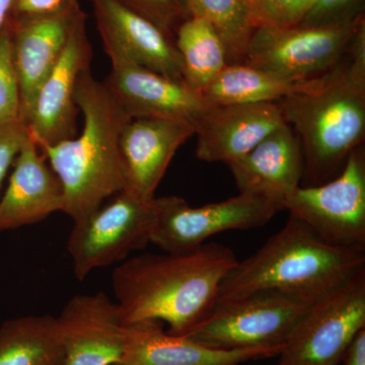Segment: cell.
<instances>
[{
	"label": "cell",
	"instance_id": "6da1fadb",
	"mask_svg": "<svg viewBox=\"0 0 365 365\" xmlns=\"http://www.w3.org/2000/svg\"><path fill=\"white\" fill-rule=\"evenodd\" d=\"M232 249L204 244L187 254H143L112 273L115 302L124 324L157 321L185 335L215 306L220 283L237 262Z\"/></svg>",
	"mask_w": 365,
	"mask_h": 365
},
{
	"label": "cell",
	"instance_id": "7a4b0ae2",
	"mask_svg": "<svg viewBox=\"0 0 365 365\" xmlns=\"http://www.w3.org/2000/svg\"><path fill=\"white\" fill-rule=\"evenodd\" d=\"M74 101L83 116L81 135L40 150L63 187L62 212L78 222L126 189L120 138L132 118L91 69L79 76Z\"/></svg>",
	"mask_w": 365,
	"mask_h": 365
},
{
	"label": "cell",
	"instance_id": "3957f363",
	"mask_svg": "<svg viewBox=\"0 0 365 365\" xmlns=\"http://www.w3.org/2000/svg\"><path fill=\"white\" fill-rule=\"evenodd\" d=\"M362 273L365 250L328 244L289 215L277 234L228 271L216 302L273 290L314 304Z\"/></svg>",
	"mask_w": 365,
	"mask_h": 365
},
{
	"label": "cell",
	"instance_id": "277c9868",
	"mask_svg": "<svg viewBox=\"0 0 365 365\" xmlns=\"http://www.w3.org/2000/svg\"><path fill=\"white\" fill-rule=\"evenodd\" d=\"M276 103L302 146L304 187L337 177L350 153L364 143L365 83L349 73L345 56L319 90Z\"/></svg>",
	"mask_w": 365,
	"mask_h": 365
},
{
	"label": "cell",
	"instance_id": "5b68a950",
	"mask_svg": "<svg viewBox=\"0 0 365 365\" xmlns=\"http://www.w3.org/2000/svg\"><path fill=\"white\" fill-rule=\"evenodd\" d=\"M311 304L273 290L220 300L185 335L215 349L269 350L278 356Z\"/></svg>",
	"mask_w": 365,
	"mask_h": 365
},
{
	"label": "cell",
	"instance_id": "8992f818",
	"mask_svg": "<svg viewBox=\"0 0 365 365\" xmlns=\"http://www.w3.org/2000/svg\"><path fill=\"white\" fill-rule=\"evenodd\" d=\"M157 217L155 198L146 201L121 191L81 222H74L67 250L78 280L98 268L126 260L150 244Z\"/></svg>",
	"mask_w": 365,
	"mask_h": 365
},
{
	"label": "cell",
	"instance_id": "52a82bcc",
	"mask_svg": "<svg viewBox=\"0 0 365 365\" xmlns=\"http://www.w3.org/2000/svg\"><path fill=\"white\" fill-rule=\"evenodd\" d=\"M155 203L157 217L150 244L170 254L191 253L209 237L227 230L264 227L282 211L272 201L249 193L201 207H192L178 196L155 197Z\"/></svg>",
	"mask_w": 365,
	"mask_h": 365
},
{
	"label": "cell",
	"instance_id": "ba28073f",
	"mask_svg": "<svg viewBox=\"0 0 365 365\" xmlns=\"http://www.w3.org/2000/svg\"><path fill=\"white\" fill-rule=\"evenodd\" d=\"M284 210L333 246L365 250V148L350 153L339 175L319 186H300Z\"/></svg>",
	"mask_w": 365,
	"mask_h": 365
},
{
	"label": "cell",
	"instance_id": "9c48e42d",
	"mask_svg": "<svg viewBox=\"0 0 365 365\" xmlns=\"http://www.w3.org/2000/svg\"><path fill=\"white\" fill-rule=\"evenodd\" d=\"M365 16L329 26L255 29L242 63L294 78L330 71L345 56Z\"/></svg>",
	"mask_w": 365,
	"mask_h": 365
},
{
	"label": "cell",
	"instance_id": "30bf717a",
	"mask_svg": "<svg viewBox=\"0 0 365 365\" xmlns=\"http://www.w3.org/2000/svg\"><path fill=\"white\" fill-rule=\"evenodd\" d=\"M365 329V273L314 302L300 319L276 365H340Z\"/></svg>",
	"mask_w": 365,
	"mask_h": 365
},
{
	"label": "cell",
	"instance_id": "8fae6325",
	"mask_svg": "<svg viewBox=\"0 0 365 365\" xmlns=\"http://www.w3.org/2000/svg\"><path fill=\"white\" fill-rule=\"evenodd\" d=\"M93 57L86 14L83 11L72 26L59 59L41 85L26 120L38 148L52 146L76 136L79 109L74 93L81 74L91 69Z\"/></svg>",
	"mask_w": 365,
	"mask_h": 365
},
{
	"label": "cell",
	"instance_id": "7c38bea8",
	"mask_svg": "<svg viewBox=\"0 0 365 365\" xmlns=\"http://www.w3.org/2000/svg\"><path fill=\"white\" fill-rule=\"evenodd\" d=\"M90 1L110 60H126L165 78L182 81V62L175 38L120 0Z\"/></svg>",
	"mask_w": 365,
	"mask_h": 365
},
{
	"label": "cell",
	"instance_id": "4fadbf2b",
	"mask_svg": "<svg viewBox=\"0 0 365 365\" xmlns=\"http://www.w3.org/2000/svg\"><path fill=\"white\" fill-rule=\"evenodd\" d=\"M56 319L62 365H115L121 359L126 324L117 302L104 292L76 295Z\"/></svg>",
	"mask_w": 365,
	"mask_h": 365
},
{
	"label": "cell",
	"instance_id": "5bb4252c",
	"mask_svg": "<svg viewBox=\"0 0 365 365\" xmlns=\"http://www.w3.org/2000/svg\"><path fill=\"white\" fill-rule=\"evenodd\" d=\"M103 83L131 118H163L195 125L210 106L198 91L123 59H112Z\"/></svg>",
	"mask_w": 365,
	"mask_h": 365
},
{
	"label": "cell",
	"instance_id": "9a60e30c",
	"mask_svg": "<svg viewBox=\"0 0 365 365\" xmlns=\"http://www.w3.org/2000/svg\"><path fill=\"white\" fill-rule=\"evenodd\" d=\"M195 135L193 125L163 118H132L120 138L126 189L150 201L177 150Z\"/></svg>",
	"mask_w": 365,
	"mask_h": 365
},
{
	"label": "cell",
	"instance_id": "2e32d148",
	"mask_svg": "<svg viewBox=\"0 0 365 365\" xmlns=\"http://www.w3.org/2000/svg\"><path fill=\"white\" fill-rule=\"evenodd\" d=\"M284 124L277 103L210 106L195 125L197 158L228 165Z\"/></svg>",
	"mask_w": 365,
	"mask_h": 365
},
{
	"label": "cell",
	"instance_id": "e0dca14e",
	"mask_svg": "<svg viewBox=\"0 0 365 365\" xmlns=\"http://www.w3.org/2000/svg\"><path fill=\"white\" fill-rule=\"evenodd\" d=\"M81 11L78 0H67L64 9L52 16L34 20H9L13 32L24 123H26L38 91L59 59L72 26Z\"/></svg>",
	"mask_w": 365,
	"mask_h": 365
},
{
	"label": "cell",
	"instance_id": "ac0fdd59",
	"mask_svg": "<svg viewBox=\"0 0 365 365\" xmlns=\"http://www.w3.org/2000/svg\"><path fill=\"white\" fill-rule=\"evenodd\" d=\"M13 165L0 196V232L35 225L63 211V187L30 132Z\"/></svg>",
	"mask_w": 365,
	"mask_h": 365
},
{
	"label": "cell",
	"instance_id": "d6986e66",
	"mask_svg": "<svg viewBox=\"0 0 365 365\" xmlns=\"http://www.w3.org/2000/svg\"><path fill=\"white\" fill-rule=\"evenodd\" d=\"M228 167L240 193L264 197L283 211L287 197L302 186V146L292 127L285 123Z\"/></svg>",
	"mask_w": 365,
	"mask_h": 365
},
{
	"label": "cell",
	"instance_id": "ffe728a7",
	"mask_svg": "<svg viewBox=\"0 0 365 365\" xmlns=\"http://www.w3.org/2000/svg\"><path fill=\"white\" fill-rule=\"evenodd\" d=\"M277 357L269 350H222L207 347L186 335L165 332L157 321L126 324V344L115 365H240Z\"/></svg>",
	"mask_w": 365,
	"mask_h": 365
},
{
	"label": "cell",
	"instance_id": "44dd1931",
	"mask_svg": "<svg viewBox=\"0 0 365 365\" xmlns=\"http://www.w3.org/2000/svg\"><path fill=\"white\" fill-rule=\"evenodd\" d=\"M328 72L316 78H294L248 64H230L199 93L209 106L276 103L295 93L319 90Z\"/></svg>",
	"mask_w": 365,
	"mask_h": 365
},
{
	"label": "cell",
	"instance_id": "7402d4cb",
	"mask_svg": "<svg viewBox=\"0 0 365 365\" xmlns=\"http://www.w3.org/2000/svg\"><path fill=\"white\" fill-rule=\"evenodd\" d=\"M56 317H19L0 326V365H62Z\"/></svg>",
	"mask_w": 365,
	"mask_h": 365
},
{
	"label": "cell",
	"instance_id": "603a6c76",
	"mask_svg": "<svg viewBox=\"0 0 365 365\" xmlns=\"http://www.w3.org/2000/svg\"><path fill=\"white\" fill-rule=\"evenodd\" d=\"M182 62V81L195 91L210 85L228 66L227 48L210 21L192 16L175 36Z\"/></svg>",
	"mask_w": 365,
	"mask_h": 365
},
{
	"label": "cell",
	"instance_id": "cb8c5ba5",
	"mask_svg": "<svg viewBox=\"0 0 365 365\" xmlns=\"http://www.w3.org/2000/svg\"><path fill=\"white\" fill-rule=\"evenodd\" d=\"M192 16L210 21L227 48V62H244L253 29L250 24L249 0H188Z\"/></svg>",
	"mask_w": 365,
	"mask_h": 365
},
{
	"label": "cell",
	"instance_id": "d4e9b609",
	"mask_svg": "<svg viewBox=\"0 0 365 365\" xmlns=\"http://www.w3.org/2000/svg\"><path fill=\"white\" fill-rule=\"evenodd\" d=\"M21 121V93L9 21L0 32V127Z\"/></svg>",
	"mask_w": 365,
	"mask_h": 365
},
{
	"label": "cell",
	"instance_id": "484cf974",
	"mask_svg": "<svg viewBox=\"0 0 365 365\" xmlns=\"http://www.w3.org/2000/svg\"><path fill=\"white\" fill-rule=\"evenodd\" d=\"M314 0H249V19L255 29L299 25Z\"/></svg>",
	"mask_w": 365,
	"mask_h": 365
},
{
	"label": "cell",
	"instance_id": "4316f807",
	"mask_svg": "<svg viewBox=\"0 0 365 365\" xmlns=\"http://www.w3.org/2000/svg\"><path fill=\"white\" fill-rule=\"evenodd\" d=\"M143 14L173 38L179 26L191 18L188 0H120Z\"/></svg>",
	"mask_w": 365,
	"mask_h": 365
},
{
	"label": "cell",
	"instance_id": "83f0119b",
	"mask_svg": "<svg viewBox=\"0 0 365 365\" xmlns=\"http://www.w3.org/2000/svg\"><path fill=\"white\" fill-rule=\"evenodd\" d=\"M365 0H314L302 26H329L354 20L364 14Z\"/></svg>",
	"mask_w": 365,
	"mask_h": 365
},
{
	"label": "cell",
	"instance_id": "f1b7e54d",
	"mask_svg": "<svg viewBox=\"0 0 365 365\" xmlns=\"http://www.w3.org/2000/svg\"><path fill=\"white\" fill-rule=\"evenodd\" d=\"M28 133V126L23 121L0 127V191Z\"/></svg>",
	"mask_w": 365,
	"mask_h": 365
},
{
	"label": "cell",
	"instance_id": "f546056e",
	"mask_svg": "<svg viewBox=\"0 0 365 365\" xmlns=\"http://www.w3.org/2000/svg\"><path fill=\"white\" fill-rule=\"evenodd\" d=\"M67 0H16L11 9V21L34 20L59 13Z\"/></svg>",
	"mask_w": 365,
	"mask_h": 365
},
{
	"label": "cell",
	"instance_id": "4dcf8cb0",
	"mask_svg": "<svg viewBox=\"0 0 365 365\" xmlns=\"http://www.w3.org/2000/svg\"><path fill=\"white\" fill-rule=\"evenodd\" d=\"M343 365H365V329L356 334L346 350Z\"/></svg>",
	"mask_w": 365,
	"mask_h": 365
},
{
	"label": "cell",
	"instance_id": "1f68e13d",
	"mask_svg": "<svg viewBox=\"0 0 365 365\" xmlns=\"http://www.w3.org/2000/svg\"><path fill=\"white\" fill-rule=\"evenodd\" d=\"M14 1L16 0H0V32L9 20Z\"/></svg>",
	"mask_w": 365,
	"mask_h": 365
}]
</instances>
